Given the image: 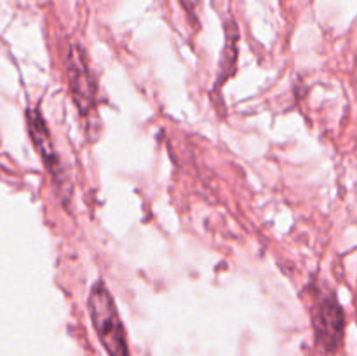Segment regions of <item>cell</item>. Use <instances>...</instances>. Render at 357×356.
<instances>
[{
    "label": "cell",
    "instance_id": "1",
    "mask_svg": "<svg viewBox=\"0 0 357 356\" xmlns=\"http://www.w3.org/2000/svg\"><path fill=\"white\" fill-rule=\"evenodd\" d=\"M87 307H89L91 321H93L98 339L101 341L108 356H131L124 325L119 318L115 300L103 283H96L91 288Z\"/></svg>",
    "mask_w": 357,
    "mask_h": 356
},
{
    "label": "cell",
    "instance_id": "4",
    "mask_svg": "<svg viewBox=\"0 0 357 356\" xmlns=\"http://www.w3.org/2000/svg\"><path fill=\"white\" fill-rule=\"evenodd\" d=\"M342 320L340 307L335 302H326L321 304L319 314H317V337L323 342L326 349H333L337 346L338 339L342 334Z\"/></svg>",
    "mask_w": 357,
    "mask_h": 356
},
{
    "label": "cell",
    "instance_id": "5",
    "mask_svg": "<svg viewBox=\"0 0 357 356\" xmlns=\"http://www.w3.org/2000/svg\"><path fill=\"white\" fill-rule=\"evenodd\" d=\"M183 7L187 9V13L190 16H194V20H197V13H199V6H201V0H181Z\"/></svg>",
    "mask_w": 357,
    "mask_h": 356
},
{
    "label": "cell",
    "instance_id": "3",
    "mask_svg": "<svg viewBox=\"0 0 357 356\" xmlns=\"http://www.w3.org/2000/svg\"><path fill=\"white\" fill-rule=\"evenodd\" d=\"M66 73H68V82L73 100H75L79 110L86 115L87 112L93 110L94 96L96 94H94V82L91 79V72L87 68V63L79 47H72V51H70Z\"/></svg>",
    "mask_w": 357,
    "mask_h": 356
},
{
    "label": "cell",
    "instance_id": "2",
    "mask_svg": "<svg viewBox=\"0 0 357 356\" xmlns=\"http://www.w3.org/2000/svg\"><path fill=\"white\" fill-rule=\"evenodd\" d=\"M26 119H28V131H30L31 142H33V145L37 147L45 168H47V171L51 173L52 180L56 181L58 187H63L66 181L65 170H63L61 161H59L58 152H56V147L54 143H52L51 133H49L44 117H42V114L38 110H28Z\"/></svg>",
    "mask_w": 357,
    "mask_h": 356
}]
</instances>
